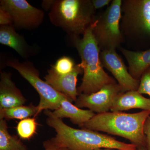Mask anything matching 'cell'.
<instances>
[{
    "instance_id": "cell-18",
    "label": "cell",
    "mask_w": 150,
    "mask_h": 150,
    "mask_svg": "<svg viewBox=\"0 0 150 150\" xmlns=\"http://www.w3.org/2000/svg\"><path fill=\"white\" fill-rule=\"evenodd\" d=\"M37 115V106L32 104L0 109V119L5 120L13 119L22 120L30 116L35 117Z\"/></svg>"
},
{
    "instance_id": "cell-11",
    "label": "cell",
    "mask_w": 150,
    "mask_h": 150,
    "mask_svg": "<svg viewBox=\"0 0 150 150\" xmlns=\"http://www.w3.org/2000/svg\"><path fill=\"white\" fill-rule=\"evenodd\" d=\"M82 72L79 64L75 65L72 71L67 74H59L51 68L45 76V81L56 91L64 95L71 102H75L79 96L76 88L78 76Z\"/></svg>"
},
{
    "instance_id": "cell-6",
    "label": "cell",
    "mask_w": 150,
    "mask_h": 150,
    "mask_svg": "<svg viewBox=\"0 0 150 150\" xmlns=\"http://www.w3.org/2000/svg\"><path fill=\"white\" fill-rule=\"evenodd\" d=\"M122 0H112L110 6L96 17L93 33L100 51L116 50L124 43L120 29Z\"/></svg>"
},
{
    "instance_id": "cell-3",
    "label": "cell",
    "mask_w": 150,
    "mask_h": 150,
    "mask_svg": "<svg viewBox=\"0 0 150 150\" xmlns=\"http://www.w3.org/2000/svg\"><path fill=\"white\" fill-rule=\"evenodd\" d=\"M95 22L81 38L73 39L81 59L79 64L83 72L81 83L77 88L79 95L91 94L99 91L104 86L116 83L103 69L100 56V50L93 33Z\"/></svg>"
},
{
    "instance_id": "cell-7",
    "label": "cell",
    "mask_w": 150,
    "mask_h": 150,
    "mask_svg": "<svg viewBox=\"0 0 150 150\" xmlns=\"http://www.w3.org/2000/svg\"><path fill=\"white\" fill-rule=\"evenodd\" d=\"M6 65L16 70L39 94L40 100L37 106L38 115L43 110H56L61 106L62 100L67 98L41 79L39 71L29 61L21 63L17 59H11L6 62Z\"/></svg>"
},
{
    "instance_id": "cell-29",
    "label": "cell",
    "mask_w": 150,
    "mask_h": 150,
    "mask_svg": "<svg viewBox=\"0 0 150 150\" xmlns=\"http://www.w3.org/2000/svg\"><path fill=\"white\" fill-rule=\"evenodd\" d=\"M61 150H69L67 149H65V148H62V149H61Z\"/></svg>"
},
{
    "instance_id": "cell-2",
    "label": "cell",
    "mask_w": 150,
    "mask_h": 150,
    "mask_svg": "<svg viewBox=\"0 0 150 150\" xmlns=\"http://www.w3.org/2000/svg\"><path fill=\"white\" fill-rule=\"evenodd\" d=\"M150 111L136 113L108 112L96 114L89 121L79 126L81 129L103 132L129 140L137 147H146L144 128Z\"/></svg>"
},
{
    "instance_id": "cell-16",
    "label": "cell",
    "mask_w": 150,
    "mask_h": 150,
    "mask_svg": "<svg viewBox=\"0 0 150 150\" xmlns=\"http://www.w3.org/2000/svg\"><path fill=\"white\" fill-rule=\"evenodd\" d=\"M51 112L57 118H69L72 123L79 126L89 121L96 115L91 110H83L77 107L67 98L62 100L59 108L51 111Z\"/></svg>"
},
{
    "instance_id": "cell-9",
    "label": "cell",
    "mask_w": 150,
    "mask_h": 150,
    "mask_svg": "<svg viewBox=\"0 0 150 150\" xmlns=\"http://www.w3.org/2000/svg\"><path fill=\"white\" fill-rule=\"evenodd\" d=\"M121 93V87L118 83L109 84L95 93L79 95L75 105L80 108H88L96 114L109 112L115 98Z\"/></svg>"
},
{
    "instance_id": "cell-1",
    "label": "cell",
    "mask_w": 150,
    "mask_h": 150,
    "mask_svg": "<svg viewBox=\"0 0 150 150\" xmlns=\"http://www.w3.org/2000/svg\"><path fill=\"white\" fill-rule=\"evenodd\" d=\"M47 116L46 123L56 131V134L49 140L60 149L69 150H96L111 149L119 150H137L135 145L126 144L98 131L77 129L64 123L62 119L54 117L51 110H44Z\"/></svg>"
},
{
    "instance_id": "cell-17",
    "label": "cell",
    "mask_w": 150,
    "mask_h": 150,
    "mask_svg": "<svg viewBox=\"0 0 150 150\" xmlns=\"http://www.w3.org/2000/svg\"><path fill=\"white\" fill-rule=\"evenodd\" d=\"M0 150H28L18 137L11 135L6 120L0 119Z\"/></svg>"
},
{
    "instance_id": "cell-28",
    "label": "cell",
    "mask_w": 150,
    "mask_h": 150,
    "mask_svg": "<svg viewBox=\"0 0 150 150\" xmlns=\"http://www.w3.org/2000/svg\"><path fill=\"white\" fill-rule=\"evenodd\" d=\"M96 150H119L117 149H98Z\"/></svg>"
},
{
    "instance_id": "cell-26",
    "label": "cell",
    "mask_w": 150,
    "mask_h": 150,
    "mask_svg": "<svg viewBox=\"0 0 150 150\" xmlns=\"http://www.w3.org/2000/svg\"><path fill=\"white\" fill-rule=\"evenodd\" d=\"M54 1H43L42 6L46 11L50 10L54 4Z\"/></svg>"
},
{
    "instance_id": "cell-19",
    "label": "cell",
    "mask_w": 150,
    "mask_h": 150,
    "mask_svg": "<svg viewBox=\"0 0 150 150\" xmlns=\"http://www.w3.org/2000/svg\"><path fill=\"white\" fill-rule=\"evenodd\" d=\"M34 118H25L18 124L17 131L21 139H29L36 133L37 123Z\"/></svg>"
},
{
    "instance_id": "cell-20",
    "label": "cell",
    "mask_w": 150,
    "mask_h": 150,
    "mask_svg": "<svg viewBox=\"0 0 150 150\" xmlns=\"http://www.w3.org/2000/svg\"><path fill=\"white\" fill-rule=\"evenodd\" d=\"M76 65L72 59L64 56L58 59L51 68L59 74H67L72 71Z\"/></svg>"
},
{
    "instance_id": "cell-13",
    "label": "cell",
    "mask_w": 150,
    "mask_h": 150,
    "mask_svg": "<svg viewBox=\"0 0 150 150\" xmlns=\"http://www.w3.org/2000/svg\"><path fill=\"white\" fill-rule=\"evenodd\" d=\"M0 43L13 48L23 59H27L34 55L33 48L16 32L13 25H0Z\"/></svg>"
},
{
    "instance_id": "cell-25",
    "label": "cell",
    "mask_w": 150,
    "mask_h": 150,
    "mask_svg": "<svg viewBox=\"0 0 150 150\" xmlns=\"http://www.w3.org/2000/svg\"><path fill=\"white\" fill-rule=\"evenodd\" d=\"M43 146L45 148L44 150H61L60 148L52 144L49 140H47L43 143Z\"/></svg>"
},
{
    "instance_id": "cell-8",
    "label": "cell",
    "mask_w": 150,
    "mask_h": 150,
    "mask_svg": "<svg viewBox=\"0 0 150 150\" xmlns=\"http://www.w3.org/2000/svg\"><path fill=\"white\" fill-rule=\"evenodd\" d=\"M0 7L7 11L15 29L33 30L42 24L44 12L26 0H1Z\"/></svg>"
},
{
    "instance_id": "cell-27",
    "label": "cell",
    "mask_w": 150,
    "mask_h": 150,
    "mask_svg": "<svg viewBox=\"0 0 150 150\" xmlns=\"http://www.w3.org/2000/svg\"><path fill=\"white\" fill-rule=\"evenodd\" d=\"M137 150H149L146 147H137Z\"/></svg>"
},
{
    "instance_id": "cell-10",
    "label": "cell",
    "mask_w": 150,
    "mask_h": 150,
    "mask_svg": "<svg viewBox=\"0 0 150 150\" xmlns=\"http://www.w3.org/2000/svg\"><path fill=\"white\" fill-rule=\"evenodd\" d=\"M100 56L103 68L112 74L122 93L138 91L140 80L135 79L130 75L123 59L116 50L100 51Z\"/></svg>"
},
{
    "instance_id": "cell-15",
    "label": "cell",
    "mask_w": 150,
    "mask_h": 150,
    "mask_svg": "<svg viewBox=\"0 0 150 150\" xmlns=\"http://www.w3.org/2000/svg\"><path fill=\"white\" fill-rule=\"evenodd\" d=\"M119 50L126 58L130 75L140 80L143 73L150 67V48L141 51H134L121 46Z\"/></svg>"
},
{
    "instance_id": "cell-14",
    "label": "cell",
    "mask_w": 150,
    "mask_h": 150,
    "mask_svg": "<svg viewBox=\"0 0 150 150\" xmlns=\"http://www.w3.org/2000/svg\"><path fill=\"white\" fill-rule=\"evenodd\" d=\"M133 109H141L150 111V99L146 98L138 91L121 93L115 98L110 111L122 112Z\"/></svg>"
},
{
    "instance_id": "cell-24",
    "label": "cell",
    "mask_w": 150,
    "mask_h": 150,
    "mask_svg": "<svg viewBox=\"0 0 150 150\" xmlns=\"http://www.w3.org/2000/svg\"><path fill=\"white\" fill-rule=\"evenodd\" d=\"M94 8L96 10L102 8L111 3V0H91Z\"/></svg>"
},
{
    "instance_id": "cell-23",
    "label": "cell",
    "mask_w": 150,
    "mask_h": 150,
    "mask_svg": "<svg viewBox=\"0 0 150 150\" xmlns=\"http://www.w3.org/2000/svg\"><path fill=\"white\" fill-rule=\"evenodd\" d=\"M144 132L146 137L147 148L148 150H150V115L145 122Z\"/></svg>"
},
{
    "instance_id": "cell-5",
    "label": "cell",
    "mask_w": 150,
    "mask_h": 150,
    "mask_svg": "<svg viewBox=\"0 0 150 150\" xmlns=\"http://www.w3.org/2000/svg\"><path fill=\"white\" fill-rule=\"evenodd\" d=\"M96 11L91 0H56L49 17L52 24L75 39L83 35L95 21Z\"/></svg>"
},
{
    "instance_id": "cell-22",
    "label": "cell",
    "mask_w": 150,
    "mask_h": 150,
    "mask_svg": "<svg viewBox=\"0 0 150 150\" xmlns=\"http://www.w3.org/2000/svg\"><path fill=\"white\" fill-rule=\"evenodd\" d=\"M0 25H12L13 21L10 14L4 9L0 7Z\"/></svg>"
},
{
    "instance_id": "cell-21",
    "label": "cell",
    "mask_w": 150,
    "mask_h": 150,
    "mask_svg": "<svg viewBox=\"0 0 150 150\" xmlns=\"http://www.w3.org/2000/svg\"><path fill=\"white\" fill-rule=\"evenodd\" d=\"M138 91L142 94L148 95L150 99V67L145 71L141 76Z\"/></svg>"
},
{
    "instance_id": "cell-12",
    "label": "cell",
    "mask_w": 150,
    "mask_h": 150,
    "mask_svg": "<svg viewBox=\"0 0 150 150\" xmlns=\"http://www.w3.org/2000/svg\"><path fill=\"white\" fill-rule=\"evenodd\" d=\"M26 100L12 80L10 73L1 72L0 109L23 105Z\"/></svg>"
},
{
    "instance_id": "cell-4",
    "label": "cell",
    "mask_w": 150,
    "mask_h": 150,
    "mask_svg": "<svg viewBox=\"0 0 150 150\" xmlns=\"http://www.w3.org/2000/svg\"><path fill=\"white\" fill-rule=\"evenodd\" d=\"M120 29L129 50L150 48V0H122Z\"/></svg>"
}]
</instances>
